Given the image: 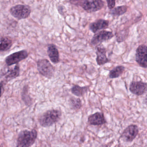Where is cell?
Instances as JSON below:
<instances>
[{
	"instance_id": "6da1fadb",
	"label": "cell",
	"mask_w": 147,
	"mask_h": 147,
	"mask_svg": "<svg viewBox=\"0 0 147 147\" xmlns=\"http://www.w3.org/2000/svg\"><path fill=\"white\" fill-rule=\"evenodd\" d=\"M37 136V132L35 129L21 131L18 136L16 147H31L35 142Z\"/></svg>"
},
{
	"instance_id": "ba28073f",
	"label": "cell",
	"mask_w": 147,
	"mask_h": 147,
	"mask_svg": "<svg viewBox=\"0 0 147 147\" xmlns=\"http://www.w3.org/2000/svg\"><path fill=\"white\" fill-rule=\"evenodd\" d=\"M28 56V53L25 50L20 51L8 56L5 59V62L8 66H10L25 59Z\"/></svg>"
},
{
	"instance_id": "ffe728a7",
	"label": "cell",
	"mask_w": 147,
	"mask_h": 147,
	"mask_svg": "<svg viewBox=\"0 0 147 147\" xmlns=\"http://www.w3.org/2000/svg\"><path fill=\"white\" fill-rule=\"evenodd\" d=\"M69 105L72 109L78 110L82 107V102L80 98L72 97L69 101Z\"/></svg>"
},
{
	"instance_id": "7a4b0ae2",
	"label": "cell",
	"mask_w": 147,
	"mask_h": 147,
	"mask_svg": "<svg viewBox=\"0 0 147 147\" xmlns=\"http://www.w3.org/2000/svg\"><path fill=\"white\" fill-rule=\"evenodd\" d=\"M61 111L58 110H51L41 116L39 121L43 127H48L58 121L61 116Z\"/></svg>"
},
{
	"instance_id": "9c48e42d",
	"label": "cell",
	"mask_w": 147,
	"mask_h": 147,
	"mask_svg": "<svg viewBox=\"0 0 147 147\" xmlns=\"http://www.w3.org/2000/svg\"><path fill=\"white\" fill-rule=\"evenodd\" d=\"M114 36L112 32L103 30L97 33L94 35L91 39V43L94 45H98L110 39Z\"/></svg>"
},
{
	"instance_id": "277c9868",
	"label": "cell",
	"mask_w": 147,
	"mask_h": 147,
	"mask_svg": "<svg viewBox=\"0 0 147 147\" xmlns=\"http://www.w3.org/2000/svg\"><path fill=\"white\" fill-rule=\"evenodd\" d=\"M104 5L102 0H83L81 7L88 13H92L102 9Z\"/></svg>"
},
{
	"instance_id": "9a60e30c",
	"label": "cell",
	"mask_w": 147,
	"mask_h": 147,
	"mask_svg": "<svg viewBox=\"0 0 147 147\" xmlns=\"http://www.w3.org/2000/svg\"><path fill=\"white\" fill-rule=\"evenodd\" d=\"M20 74V68L19 65H16L14 69H8L3 74L4 78L6 80H8L13 79L19 76Z\"/></svg>"
},
{
	"instance_id": "7c38bea8",
	"label": "cell",
	"mask_w": 147,
	"mask_h": 147,
	"mask_svg": "<svg viewBox=\"0 0 147 147\" xmlns=\"http://www.w3.org/2000/svg\"><path fill=\"white\" fill-rule=\"evenodd\" d=\"M106 122L103 114L100 112H96L88 117V123L90 125L99 126L104 124Z\"/></svg>"
},
{
	"instance_id": "e0dca14e",
	"label": "cell",
	"mask_w": 147,
	"mask_h": 147,
	"mask_svg": "<svg viewBox=\"0 0 147 147\" xmlns=\"http://www.w3.org/2000/svg\"><path fill=\"white\" fill-rule=\"evenodd\" d=\"M125 69L124 66L122 65L117 66L110 71L109 73L110 78L112 79L118 78L123 74Z\"/></svg>"
},
{
	"instance_id": "5bb4252c",
	"label": "cell",
	"mask_w": 147,
	"mask_h": 147,
	"mask_svg": "<svg viewBox=\"0 0 147 147\" xmlns=\"http://www.w3.org/2000/svg\"><path fill=\"white\" fill-rule=\"evenodd\" d=\"M47 52L50 60L53 63L57 64L59 62V53L55 45H49L47 48Z\"/></svg>"
},
{
	"instance_id": "ac0fdd59",
	"label": "cell",
	"mask_w": 147,
	"mask_h": 147,
	"mask_svg": "<svg viewBox=\"0 0 147 147\" xmlns=\"http://www.w3.org/2000/svg\"><path fill=\"white\" fill-rule=\"evenodd\" d=\"M128 9V7L127 6H118L117 7L114 8L110 10V14L114 16H120L124 14L127 12Z\"/></svg>"
},
{
	"instance_id": "d6986e66",
	"label": "cell",
	"mask_w": 147,
	"mask_h": 147,
	"mask_svg": "<svg viewBox=\"0 0 147 147\" xmlns=\"http://www.w3.org/2000/svg\"><path fill=\"white\" fill-rule=\"evenodd\" d=\"M12 45V41L7 38H0V51L9 50Z\"/></svg>"
},
{
	"instance_id": "2e32d148",
	"label": "cell",
	"mask_w": 147,
	"mask_h": 147,
	"mask_svg": "<svg viewBox=\"0 0 147 147\" xmlns=\"http://www.w3.org/2000/svg\"><path fill=\"white\" fill-rule=\"evenodd\" d=\"M89 90V88L87 86H81L79 85H74L71 88V92L72 94L77 96H82L84 95L87 93Z\"/></svg>"
},
{
	"instance_id": "8992f818",
	"label": "cell",
	"mask_w": 147,
	"mask_h": 147,
	"mask_svg": "<svg viewBox=\"0 0 147 147\" xmlns=\"http://www.w3.org/2000/svg\"><path fill=\"white\" fill-rule=\"evenodd\" d=\"M139 132V129L137 126L134 124H132L124 129L122 134L121 138L123 141L131 142L136 138Z\"/></svg>"
},
{
	"instance_id": "30bf717a",
	"label": "cell",
	"mask_w": 147,
	"mask_h": 147,
	"mask_svg": "<svg viewBox=\"0 0 147 147\" xmlns=\"http://www.w3.org/2000/svg\"><path fill=\"white\" fill-rule=\"evenodd\" d=\"M147 84L142 81H133L129 86V90L133 94L140 96L146 90Z\"/></svg>"
},
{
	"instance_id": "7402d4cb",
	"label": "cell",
	"mask_w": 147,
	"mask_h": 147,
	"mask_svg": "<svg viewBox=\"0 0 147 147\" xmlns=\"http://www.w3.org/2000/svg\"><path fill=\"white\" fill-rule=\"evenodd\" d=\"M3 87V83L2 82H0V98H1L2 95Z\"/></svg>"
},
{
	"instance_id": "4fadbf2b",
	"label": "cell",
	"mask_w": 147,
	"mask_h": 147,
	"mask_svg": "<svg viewBox=\"0 0 147 147\" xmlns=\"http://www.w3.org/2000/svg\"><path fill=\"white\" fill-rule=\"evenodd\" d=\"M109 21L107 20L100 19L91 23L89 26V29L94 33L102 29H105L108 27Z\"/></svg>"
},
{
	"instance_id": "44dd1931",
	"label": "cell",
	"mask_w": 147,
	"mask_h": 147,
	"mask_svg": "<svg viewBox=\"0 0 147 147\" xmlns=\"http://www.w3.org/2000/svg\"><path fill=\"white\" fill-rule=\"evenodd\" d=\"M107 4L109 9H112L115 6V0H107Z\"/></svg>"
},
{
	"instance_id": "3957f363",
	"label": "cell",
	"mask_w": 147,
	"mask_h": 147,
	"mask_svg": "<svg viewBox=\"0 0 147 147\" xmlns=\"http://www.w3.org/2000/svg\"><path fill=\"white\" fill-rule=\"evenodd\" d=\"M37 68L39 72L46 78H51L54 73V68L47 59L38 60Z\"/></svg>"
},
{
	"instance_id": "8fae6325",
	"label": "cell",
	"mask_w": 147,
	"mask_h": 147,
	"mask_svg": "<svg viewBox=\"0 0 147 147\" xmlns=\"http://www.w3.org/2000/svg\"><path fill=\"white\" fill-rule=\"evenodd\" d=\"M96 62L99 65H104L110 60L106 55V50L103 47H98L96 48Z\"/></svg>"
},
{
	"instance_id": "5b68a950",
	"label": "cell",
	"mask_w": 147,
	"mask_h": 147,
	"mask_svg": "<svg viewBox=\"0 0 147 147\" xmlns=\"http://www.w3.org/2000/svg\"><path fill=\"white\" fill-rule=\"evenodd\" d=\"M31 12V9L26 5H17L12 7L10 9L11 15L19 20L27 18Z\"/></svg>"
},
{
	"instance_id": "52a82bcc",
	"label": "cell",
	"mask_w": 147,
	"mask_h": 147,
	"mask_svg": "<svg viewBox=\"0 0 147 147\" xmlns=\"http://www.w3.org/2000/svg\"><path fill=\"white\" fill-rule=\"evenodd\" d=\"M135 60L140 66L147 68V46L146 45H140L136 49Z\"/></svg>"
}]
</instances>
